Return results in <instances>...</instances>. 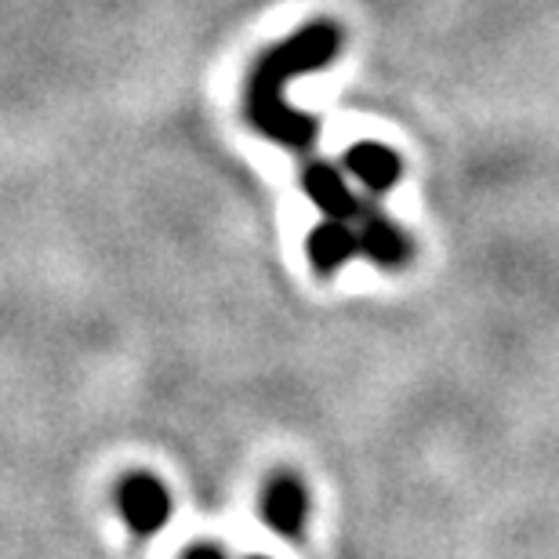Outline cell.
Returning <instances> with one entry per match:
<instances>
[{
    "label": "cell",
    "instance_id": "52a82bcc",
    "mask_svg": "<svg viewBox=\"0 0 559 559\" xmlns=\"http://www.w3.org/2000/svg\"><path fill=\"white\" fill-rule=\"evenodd\" d=\"M309 262L317 265V273L331 276L334 270H342L345 262H353L360 254V237H356L353 222L342 218H323L306 240Z\"/></svg>",
    "mask_w": 559,
    "mask_h": 559
},
{
    "label": "cell",
    "instance_id": "5b68a950",
    "mask_svg": "<svg viewBox=\"0 0 559 559\" xmlns=\"http://www.w3.org/2000/svg\"><path fill=\"white\" fill-rule=\"evenodd\" d=\"M262 520L265 527H273L280 538H298L306 531V516H309V495L301 487L298 476L290 473H276L270 484L262 487Z\"/></svg>",
    "mask_w": 559,
    "mask_h": 559
},
{
    "label": "cell",
    "instance_id": "3957f363",
    "mask_svg": "<svg viewBox=\"0 0 559 559\" xmlns=\"http://www.w3.org/2000/svg\"><path fill=\"white\" fill-rule=\"evenodd\" d=\"M301 193L323 211V218L356 222L367 211L371 200L356 197V189L345 182V175L328 160H306L301 164Z\"/></svg>",
    "mask_w": 559,
    "mask_h": 559
},
{
    "label": "cell",
    "instance_id": "8992f818",
    "mask_svg": "<svg viewBox=\"0 0 559 559\" xmlns=\"http://www.w3.org/2000/svg\"><path fill=\"white\" fill-rule=\"evenodd\" d=\"M342 164L356 182L371 189L374 197H385L389 189H396L400 175H404V164L400 156L382 142H356L342 153Z\"/></svg>",
    "mask_w": 559,
    "mask_h": 559
},
{
    "label": "cell",
    "instance_id": "6da1fadb",
    "mask_svg": "<svg viewBox=\"0 0 559 559\" xmlns=\"http://www.w3.org/2000/svg\"><path fill=\"white\" fill-rule=\"evenodd\" d=\"M342 51V29L334 22L320 19L290 33L276 48L262 51L254 59L248 84H243V114H248L251 128L262 139H270L284 150L306 156L312 142L320 135L317 117L301 114L284 98V87L295 76H306L312 70H323L328 62L338 59Z\"/></svg>",
    "mask_w": 559,
    "mask_h": 559
},
{
    "label": "cell",
    "instance_id": "ba28073f",
    "mask_svg": "<svg viewBox=\"0 0 559 559\" xmlns=\"http://www.w3.org/2000/svg\"><path fill=\"white\" fill-rule=\"evenodd\" d=\"M182 559H226V552L218 545H193V549L182 552ZM251 559H270V556H251Z\"/></svg>",
    "mask_w": 559,
    "mask_h": 559
},
{
    "label": "cell",
    "instance_id": "7a4b0ae2",
    "mask_svg": "<svg viewBox=\"0 0 559 559\" xmlns=\"http://www.w3.org/2000/svg\"><path fill=\"white\" fill-rule=\"evenodd\" d=\"M117 509L135 538H153L171 520V495L153 473H128L117 484Z\"/></svg>",
    "mask_w": 559,
    "mask_h": 559
},
{
    "label": "cell",
    "instance_id": "277c9868",
    "mask_svg": "<svg viewBox=\"0 0 559 559\" xmlns=\"http://www.w3.org/2000/svg\"><path fill=\"white\" fill-rule=\"evenodd\" d=\"M353 226H356V237H360V254L367 262L382 265V270H404L411 262V254H415L407 233L374 204H367V211Z\"/></svg>",
    "mask_w": 559,
    "mask_h": 559
}]
</instances>
